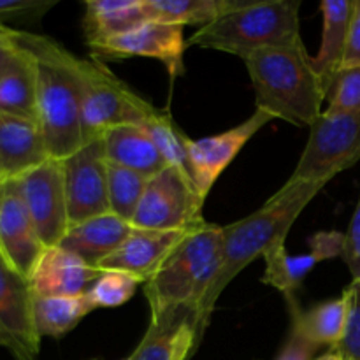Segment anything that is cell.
Segmentation results:
<instances>
[{
    "mask_svg": "<svg viewBox=\"0 0 360 360\" xmlns=\"http://www.w3.org/2000/svg\"><path fill=\"white\" fill-rule=\"evenodd\" d=\"M16 41L35 60L37 123L48 153L63 160L83 146V60L46 35L18 30Z\"/></svg>",
    "mask_w": 360,
    "mask_h": 360,
    "instance_id": "6da1fadb",
    "label": "cell"
},
{
    "mask_svg": "<svg viewBox=\"0 0 360 360\" xmlns=\"http://www.w3.org/2000/svg\"><path fill=\"white\" fill-rule=\"evenodd\" d=\"M326 185L322 183L290 181L288 179L260 210L248 217L221 227V264L217 280L207 290L199 308L200 320L210 326L217 301L231 281L250 262L264 257L278 245H285L288 232L299 214L306 210L316 193Z\"/></svg>",
    "mask_w": 360,
    "mask_h": 360,
    "instance_id": "7a4b0ae2",
    "label": "cell"
},
{
    "mask_svg": "<svg viewBox=\"0 0 360 360\" xmlns=\"http://www.w3.org/2000/svg\"><path fill=\"white\" fill-rule=\"evenodd\" d=\"M255 90V105L297 127H311L322 115L327 90L304 42L266 48L245 60Z\"/></svg>",
    "mask_w": 360,
    "mask_h": 360,
    "instance_id": "3957f363",
    "label": "cell"
},
{
    "mask_svg": "<svg viewBox=\"0 0 360 360\" xmlns=\"http://www.w3.org/2000/svg\"><path fill=\"white\" fill-rule=\"evenodd\" d=\"M299 9L301 0H229L224 13L200 27L188 39V46L217 49L243 60L259 49L295 46L302 42Z\"/></svg>",
    "mask_w": 360,
    "mask_h": 360,
    "instance_id": "277c9868",
    "label": "cell"
},
{
    "mask_svg": "<svg viewBox=\"0 0 360 360\" xmlns=\"http://www.w3.org/2000/svg\"><path fill=\"white\" fill-rule=\"evenodd\" d=\"M221 264V227L202 221L188 232L144 283L151 315L174 306L199 309Z\"/></svg>",
    "mask_w": 360,
    "mask_h": 360,
    "instance_id": "5b68a950",
    "label": "cell"
},
{
    "mask_svg": "<svg viewBox=\"0 0 360 360\" xmlns=\"http://www.w3.org/2000/svg\"><path fill=\"white\" fill-rule=\"evenodd\" d=\"M83 144L98 139L116 127L144 125L158 111L118 79L98 58L83 60Z\"/></svg>",
    "mask_w": 360,
    "mask_h": 360,
    "instance_id": "8992f818",
    "label": "cell"
},
{
    "mask_svg": "<svg viewBox=\"0 0 360 360\" xmlns=\"http://www.w3.org/2000/svg\"><path fill=\"white\" fill-rule=\"evenodd\" d=\"M360 160V111L330 115L323 111L309 127V137L290 181L327 185L334 176Z\"/></svg>",
    "mask_w": 360,
    "mask_h": 360,
    "instance_id": "52a82bcc",
    "label": "cell"
},
{
    "mask_svg": "<svg viewBox=\"0 0 360 360\" xmlns=\"http://www.w3.org/2000/svg\"><path fill=\"white\" fill-rule=\"evenodd\" d=\"M202 204L193 183L169 165L148 181L132 225L144 231H190L206 221Z\"/></svg>",
    "mask_w": 360,
    "mask_h": 360,
    "instance_id": "ba28073f",
    "label": "cell"
},
{
    "mask_svg": "<svg viewBox=\"0 0 360 360\" xmlns=\"http://www.w3.org/2000/svg\"><path fill=\"white\" fill-rule=\"evenodd\" d=\"M11 181L16 185L42 245L46 248L58 246L70 227L62 160L48 158Z\"/></svg>",
    "mask_w": 360,
    "mask_h": 360,
    "instance_id": "9c48e42d",
    "label": "cell"
},
{
    "mask_svg": "<svg viewBox=\"0 0 360 360\" xmlns=\"http://www.w3.org/2000/svg\"><path fill=\"white\" fill-rule=\"evenodd\" d=\"M70 227L111 213L104 139L84 143L62 160Z\"/></svg>",
    "mask_w": 360,
    "mask_h": 360,
    "instance_id": "30bf717a",
    "label": "cell"
},
{
    "mask_svg": "<svg viewBox=\"0 0 360 360\" xmlns=\"http://www.w3.org/2000/svg\"><path fill=\"white\" fill-rule=\"evenodd\" d=\"M206 329L199 309L174 306L151 315L143 340L123 360H190L195 355Z\"/></svg>",
    "mask_w": 360,
    "mask_h": 360,
    "instance_id": "8fae6325",
    "label": "cell"
},
{
    "mask_svg": "<svg viewBox=\"0 0 360 360\" xmlns=\"http://www.w3.org/2000/svg\"><path fill=\"white\" fill-rule=\"evenodd\" d=\"M32 294L27 278L13 269L0 255V347L16 360H37L41 338L32 319Z\"/></svg>",
    "mask_w": 360,
    "mask_h": 360,
    "instance_id": "7c38bea8",
    "label": "cell"
},
{
    "mask_svg": "<svg viewBox=\"0 0 360 360\" xmlns=\"http://www.w3.org/2000/svg\"><path fill=\"white\" fill-rule=\"evenodd\" d=\"M185 27L181 25L162 23V21H146L129 34L118 35L102 44L94 46V56L105 58H130V56H144V58L158 60L165 65L172 77L185 72V49L188 42L185 41Z\"/></svg>",
    "mask_w": 360,
    "mask_h": 360,
    "instance_id": "4fadbf2b",
    "label": "cell"
},
{
    "mask_svg": "<svg viewBox=\"0 0 360 360\" xmlns=\"http://www.w3.org/2000/svg\"><path fill=\"white\" fill-rule=\"evenodd\" d=\"M273 122V116L255 109L248 120L239 123L238 127L217 136L202 137V139L190 141V162L193 169V183L199 195L206 200L217 179L221 172L231 165L238 157L246 143L259 132L262 127Z\"/></svg>",
    "mask_w": 360,
    "mask_h": 360,
    "instance_id": "5bb4252c",
    "label": "cell"
},
{
    "mask_svg": "<svg viewBox=\"0 0 360 360\" xmlns=\"http://www.w3.org/2000/svg\"><path fill=\"white\" fill-rule=\"evenodd\" d=\"M308 246L309 252L297 257L288 255L285 245H278L267 252L264 255L266 271H264L262 283L280 290L287 301L295 299L302 281L315 269L316 264L334 257H343L345 234L336 231L316 232L308 239Z\"/></svg>",
    "mask_w": 360,
    "mask_h": 360,
    "instance_id": "9a60e30c",
    "label": "cell"
},
{
    "mask_svg": "<svg viewBox=\"0 0 360 360\" xmlns=\"http://www.w3.org/2000/svg\"><path fill=\"white\" fill-rule=\"evenodd\" d=\"M44 248L16 185L6 181L0 199V255L28 280Z\"/></svg>",
    "mask_w": 360,
    "mask_h": 360,
    "instance_id": "2e32d148",
    "label": "cell"
},
{
    "mask_svg": "<svg viewBox=\"0 0 360 360\" xmlns=\"http://www.w3.org/2000/svg\"><path fill=\"white\" fill-rule=\"evenodd\" d=\"M101 273L62 246H51L44 248L28 283L32 294L41 297H76L86 294Z\"/></svg>",
    "mask_w": 360,
    "mask_h": 360,
    "instance_id": "e0dca14e",
    "label": "cell"
},
{
    "mask_svg": "<svg viewBox=\"0 0 360 360\" xmlns=\"http://www.w3.org/2000/svg\"><path fill=\"white\" fill-rule=\"evenodd\" d=\"M192 231V229H190ZM190 231H144L136 229L118 252L98 266L101 271H122L146 283L151 274Z\"/></svg>",
    "mask_w": 360,
    "mask_h": 360,
    "instance_id": "ac0fdd59",
    "label": "cell"
},
{
    "mask_svg": "<svg viewBox=\"0 0 360 360\" xmlns=\"http://www.w3.org/2000/svg\"><path fill=\"white\" fill-rule=\"evenodd\" d=\"M49 157L37 122L0 112V171L6 181L18 179Z\"/></svg>",
    "mask_w": 360,
    "mask_h": 360,
    "instance_id": "d6986e66",
    "label": "cell"
},
{
    "mask_svg": "<svg viewBox=\"0 0 360 360\" xmlns=\"http://www.w3.org/2000/svg\"><path fill=\"white\" fill-rule=\"evenodd\" d=\"M132 232V224L108 213L69 227L58 246L98 269L105 259L118 252Z\"/></svg>",
    "mask_w": 360,
    "mask_h": 360,
    "instance_id": "ffe728a7",
    "label": "cell"
},
{
    "mask_svg": "<svg viewBox=\"0 0 360 360\" xmlns=\"http://www.w3.org/2000/svg\"><path fill=\"white\" fill-rule=\"evenodd\" d=\"M354 7L355 0H323L320 4L323 16L322 44L319 55L313 56V65L326 86L327 95L336 79V74L345 65Z\"/></svg>",
    "mask_w": 360,
    "mask_h": 360,
    "instance_id": "44dd1931",
    "label": "cell"
},
{
    "mask_svg": "<svg viewBox=\"0 0 360 360\" xmlns=\"http://www.w3.org/2000/svg\"><path fill=\"white\" fill-rule=\"evenodd\" d=\"M108 162L151 179L169 167L143 125H122L102 136Z\"/></svg>",
    "mask_w": 360,
    "mask_h": 360,
    "instance_id": "7402d4cb",
    "label": "cell"
},
{
    "mask_svg": "<svg viewBox=\"0 0 360 360\" xmlns=\"http://www.w3.org/2000/svg\"><path fill=\"white\" fill-rule=\"evenodd\" d=\"M150 21L146 0H91L84 4L83 28L90 48L129 34Z\"/></svg>",
    "mask_w": 360,
    "mask_h": 360,
    "instance_id": "603a6c76",
    "label": "cell"
},
{
    "mask_svg": "<svg viewBox=\"0 0 360 360\" xmlns=\"http://www.w3.org/2000/svg\"><path fill=\"white\" fill-rule=\"evenodd\" d=\"M288 308L292 315V333L315 345L316 348H336L345 336L348 302L345 294L341 297L320 302L309 309L299 308L297 301L290 299Z\"/></svg>",
    "mask_w": 360,
    "mask_h": 360,
    "instance_id": "cb8c5ba5",
    "label": "cell"
},
{
    "mask_svg": "<svg viewBox=\"0 0 360 360\" xmlns=\"http://www.w3.org/2000/svg\"><path fill=\"white\" fill-rule=\"evenodd\" d=\"M18 48L14 58L0 70V112L37 122L35 60L20 44Z\"/></svg>",
    "mask_w": 360,
    "mask_h": 360,
    "instance_id": "d4e9b609",
    "label": "cell"
},
{
    "mask_svg": "<svg viewBox=\"0 0 360 360\" xmlns=\"http://www.w3.org/2000/svg\"><path fill=\"white\" fill-rule=\"evenodd\" d=\"M95 306L88 294L76 297H41L32 299V319L37 336L60 338L72 330Z\"/></svg>",
    "mask_w": 360,
    "mask_h": 360,
    "instance_id": "484cf974",
    "label": "cell"
},
{
    "mask_svg": "<svg viewBox=\"0 0 360 360\" xmlns=\"http://www.w3.org/2000/svg\"><path fill=\"white\" fill-rule=\"evenodd\" d=\"M143 127L150 134L167 165L179 169L193 183V169L190 162V141L192 139L186 137L185 132L172 122L171 115L158 109Z\"/></svg>",
    "mask_w": 360,
    "mask_h": 360,
    "instance_id": "4316f807",
    "label": "cell"
},
{
    "mask_svg": "<svg viewBox=\"0 0 360 360\" xmlns=\"http://www.w3.org/2000/svg\"><path fill=\"white\" fill-rule=\"evenodd\" d=\"M227 2L229 0H146V11L151 21L204 27L224 13Z\"/></svg>",
    "mask_w": 360,
    "mask_h": 360,
    "instance_id": "83f0119b",
    "label": "cell"
},
{
    "mask_svg": "<svg viewBox=\"0 0 360 360\" xmlns=\"http://www.w3.org/2000/svg\"><path fill=\"white\" fill-rule=\"evenodd\" d=\"M150 179L130 169L108 162V190L111 213L132 224Z\"/></svg>",
    "mask_w": 360,
    "mask_h": 360,
    "instance_id": "f1b7e54d",
    "label": "cell"
},
{
    "mask_svg": "<svg viewBox=\"0 0 360 360\" xmlns=\"http://www.w3.org/2000/svg\"><path fill=\"white\" fill-rule=\"evenodd\" d=\"M141 281L122 271H102L90 290L86 292L91 304L97 308H118L136 294Z\"/></svg>",
    "mask_w": 360,
    "mask_h": 360,
    "instance_id": "f546056e",
    "label": "cell"
},
{
    "mask_svg": "<svg viewBox=\"0 0 360 360\" xmlns=\"http://www.w3.org/2000/svg\"><path fill=\"white\" fill-rule=\"evenodd\" d=\"M329 108L326 112L341 115V112L360 111V63H347L336 74L329 95Z\"/></svg>",
    "mask_w": 360,
    "mask_h": 360,
    "instance_id": "4dcf8cb0",
    "label": "cell"
},
{
    "mask_svg": "<svg viewBox=\"0 0 360 360\" xmlns=\"http://www.w3.org/2000/svg\"><path fill=\"white\" fill-rule=\"evenodd\" d=\"M343 294L348 302L347 327L341 343L333 350L340 352L343 360H360V280H352Z\"/></svg>",
    "mask_w": 360,
    "mask_h": 360,
    "instance_id": "1f68e13d",
    "label": "cell"
},
{
    "mask_svg": "<svg viewBox=\"0 0 360 360\" xmlns=\"http://www.w3.org/2000/svg\"><path fill=\"white\" fill-rule=\"evenodd\" d=\"M343 259L350 271L352 280H360V195L354 217H352L348 231L345 234Z\"/></svg>",
    "mask_w": 360,
    "mask_h": 360,
    "instance_id": "d6a6232c",
    "label": "cell"
},
{
    "mask_svg": "<svg viewBox=\"0 0 360 360\" xmlns=\"http://www.w3.org/2000/svg\"><path fill=\"white\" fill-rule=\"evenodd\" d=\"M55 4L46 0H0V21L4 23L6 18L42 16Z\"/></svg>",
    "mask_w": 360,
    "mask_h": 360,
    "instance_id": "836d02e7",
    "label": "cell"
},
{
    "mask_svg": "<svg viewBox=\"0 0 360 360\" xmlns=\"http://www.w3.org/2000/svg\"><path fill=\"white\" fill-rule=\"evenodd\" d=\"M319 350L320 348H316L315 345L308 343L299 334L290 330V336H288L287 343L283 345L281 354L278 355L276 360H313Z\"/></svg>",
    "mask_w": 360,
    "mask_h": 360,
    "instance_id": "e575fe53",
    "label": "cell"
},
{
    "mask_svg": "<svg viewBox=\"0 0 360 360\" xmlns=\"http://www.w3.org/2000/svg\"><path fill=\"white\" fill-rule=\"evenodd\" d=\"M347 63H360V0H355L354 16H352L350 37H348L345 65Z\"/></svg>",
    "mask_w": 360,
    "mask_h": 360,
    "instance_id": "d590c367",
    "label": "cell"
},
{
    "mask_svg": "<svg viewBox=\"0 0 360 360\" xmlns=\"http://www.w3.org/2000/svg\"><path fill=\"white\" fill-rule=\"evenodd\" d=\"M16 32L14 28L4 27L0 28V70L14 58L18 53V42H16Z\"/></svg>",
    "mask_w": 360,
    "mask_h": 360,
    "instance_id": "8d00e7d4",
    "label": "cell"
},
{
    "mask_svg": "<svg viewBox=\"0 0 360 360\" xmlns=\"http://www.w3.org/2000/svg\"><path fill=\"white\" fill-rule=\"evenodd\" d=\"M313 360H343V357H341L340 352H336V350H333V348H330V350L327 352V354L320 355V357H316V359H313Z\"/></svg>",
    "mask_w": 360,
    "mask_h": 360,
    "instance_id": "74e56055",
    "label": "cell"
},
{
    "mask_svg": "<svg viewBox=\"0 0 360 360\" xmlns=\"http://www.w3.org/2000/svg\"><path fill=\"white\" fill-rule=\"evenodd\" d=\"M4 186H6V178H4L2 171H0V199H2V192H4Z\"/></svg>",
    "mask_w": 360,
    "mask_h": 360,
    "instance_id": "f35d334b",
    "label": "cell"
},
{
    "mask_svg": "<svg viewBox=\"0 0 360 360\" xmlns=\"http://www.w3.org/2000/svg\"><path fill=\"white\" fill-rule=\"evenodd\" d=\"M90 360H104V359H98V357H95V359H90Z\"/></svg>",
    "mask_w": 360,
    "mask_h": 360,
    "instance_id": "ab89813d",
    "label": "cell"
}]
</instances>
